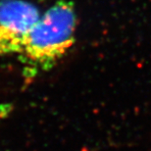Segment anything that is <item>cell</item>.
I'll use <instances>...</instances> for the list:
<instances>
[{
	"label": "cell",
	"mask_w": 151,
	"mask_h": 151,
	"mask_svg": "<svg viewBox=\"0 0 151 151\" xmlns=\"http://www.w3.org/2000/svg\"><path fill=\"white\" fill-rule=\"evenodd\" d=\"M77 25V12L71 0H57L41 12L18 55L27 77L54 68L74 46Z\"/></svg>",
	"instance_id": "cell-1"
},
{
	"label": "cell",
	"mask_w": 151,
	"mask_h": 151,
	"mask_svg": "<svg viewBox=\"0 0 151 151\" xmlns=\"http://www.w3.org/2000/svg\"><path fill=\"white\" fill-rule=\"evenodd\" d=\"M40 15L29 0H0V56L19 55Z\"/></svg>",
	"instance_id": "cell-2"
}]
</instances>
